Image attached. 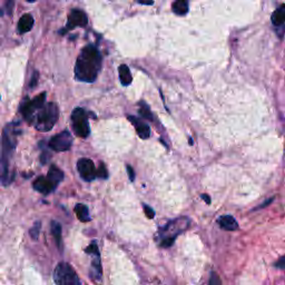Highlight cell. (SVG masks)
Instances as JSON below:
<instances>
[{
	"mask_svg": "<svg viewBox=\"0 0 285 285\" xmlns=\"http://www.w3.org/2000/svg\"><path fill=\"white\" fill-rule=\"evenodd\" d=\"M38 77H39V74H38L37 71H35L34 75H33L32 81H30V84H29V88H34L35 86H37V84H38Z\"/></svg>",
	"mask_w": 285,
	"mask_h": 285,
	"instance_id": "cell-26",
	"label": "cell"
},
{
	"mask_svg": "<svg viewBox=\"0 0 285 285\" xmlns=\"http://www.w3.org/2000/svg\"><path fill=\"white\" fill-rule=\"evenodd\" d=\"M126 169H127V173H128V177H129V179H131L132 182H134V180H135V170L133 169V167L131 166V165H127V166H126Z\"/></svg>",
	"mask_w": 285,
	"mask_h": 285,
	"instance_id": "cell-27",
	"label": "cell"
},
{
	"mask_svg": "<svg viewBox=\"0 0 285 285\" xmlns=\"http://www.w3.org/2000/svg\"><path fill=\"white\" fill-rule=\"evenodd\" d=\"M143 207H144V211H145V214H146V216H147V219H154V216H155V212H154V210L152 209V207H149L148 205H146V204H144L143 205Z\"/></svg>",
	"mask_w": 285,
	"mask_h": 285,
	"instance_id": "cell-25",
	"label": "cell"
},
{
	"mask_svg": "<svg viewBox=\"0 0 285 285\" xmlns=\"http://www.w3.org/2000/svg\"><path fill=\"white\" fill-rule=\"evenodd\" d=\"M46 101V92H41L40 95L35 98L33 101H29L28 98L24 102L20 107V113L23 114L25 121L32 123L35 119V113H38L41 108L45 106Z\"/></svg>",
	"mask_w": 285,
	"mask_h": 285,
	"instance_id": "cell-6",
	"label": "cell"
},
{
	"mask_svg": "<svg viewBox=\"0 0 285 285\" xmlns=\"http://www.w3.org/2000/svg\"><path fill=\"white\" fill-rule=\"evenodd\" d=\"M47 177L49 178L50 182L57 187V185H58L61 180L64 179V173H63V170H60L58 167L55 166V165H51L48 170Z\"/></svg>",
	"mask_w": 285,
	"mask_h": 285,
	"instance_id": "cell-14",
	"label": "cell"
},
{
	"mask_svg": "<svg viewBox=\"0 0 285 285\" xmlns=\"http://www.w3.org/2000/svg\"><path fill=\"white\" fill-rule=\"evenodd\" d=\"M271 20L272 24L274 26H276V27L282 26L285 23V4L282 5V6H279L275 12L272 14Z\"/></svg>",
	"mask_w": 285,
	"mask_h": 285,
	"instance_id": "cell-17",
	"label": "cell"
},
{
	"mask_svg": "<svg viewBox=\"0 0 285 285\" xmlns=\"http://www.w3.org/2000/svg\"><path fill=\"white\" fill-rule=\"evenodd\" d=\"M202 199L206 200V203H207V204L211 203V200H210V198H209V195H202Z\"/></svg>",
	"mask_w": 285,
	"mask_h": 285,
	"instance_id": "cell-32",
	"label": "cell"
},
{
	"mask_svg": "<svg viewBox=\"0 0 285 285\" xmlns=\"http://www.w3.org/2000/svg\"><path fill=\"white\" fill-rule=\"evenodd\" d=\"M51 234H53L57 246H60L61 244V225L58 222L53 221L51 222Z\"/></svg>",
	"mask_w": 285,
	"mask_h": 285,
	"instance_id": "cell-19",
	"label": "cell"
},
{
	"mask_svg": "<svg viewBox=\"0 0 285 285\" xmlns=\"http://www.w3.org/2000/svg\"><path fill=\"white\" fill-rule=\"evenodd\" d=\"M128 119L135 126V128H136V132L139 137L143 139H147L149 136H151V128H149L146 123H144L143 121H141V119H138L135 116H128Z\"/></svg>",
	"mask_w": 285,
	"mask_h": 285,
	"instance_id": "cell-11",
	"label": "cell"
},
{
	"mask_svg": "<svg viewBox=\"0 0 285 285\" xmlns=\"http://www.w3.org/2000/svg\"><path fill=\"white\" fill-rule=\"evenodd\" d=\"M86 252L92 254V255H98L100 254V251H98V246H97V243L96 242H92L91 244L86 248Z\"/></svg>",
	"mask_w": 285,
	"mask_h": 285,
	"instance_id": "cell-23",
	"label": "cell"
},
{
	"mask_svg": "<svg viewBox=\"0 0 285 285\" xmlns=\"http://www.w3.org/2000/svg\"><path fill=\"white\" fill-rule=\"evenodd\" d=\"M118 72H119V79H121L123 86H128L132 84L133 77L131 74V70H129L128 68V66L121 65L118 68Z\"/></svg>",
	"mask_w": 285,
	"mask_h": 285,
	"instance_id": "cell-15",
	"label": "cell"
},
{
	"mask_svg": "<svg viewBox=\"0 0 285 285\" xmlns=\"http://www.w3.org/2000/svg\"><path fill=\"white\" fill-rule=\"evenodd\" d=\"M54 281L56 285H81L80 279L75 269L68 263L61 262L56 266L54 272Z\"/></svg>",
	"mask_w": 285,
	"mask_h": 285,
	"instance_id": "cell-4",
	"label": "cell"
},
{
	"mask_svg": "<svg viewBox=\"0 0 285 285\" xmlns=\"http://www.w3.org/2000/svg\"><path fill=\"white\" fill-rule=\"evenodd\" d=\"M71 124H72V129H74V132L77 136H79L81 138L88 137V135L90 133V128H89V124H88L87 115L82 108H75L74 112H72Z\"/></svg>",
	"mask_w": 285,
	"mask_h": 285,
	"instance_id": "cell-5",
	"label": "cell"
},
{
	"mask_svg": "<svg viewBox=\"0 0 285 285\" xmlns=\"http://www.w3.org/2000/svg\"><path fill=\"white\" fill-rule=\"evenodd\" d=\"M49 158H50V154L49 153H47V152H45V153H43L41 154V157H40V160H41V164H46L48 162L49 160Z\"/></svg>",
	"mask_w": 285,
	"mask_h": 285,
	"instance_id": "cell-29",
	"label": "cell"
},
{
	"mask_svg": "<svg viewBox=\"0 0 285 285\" xmlns=\"http://www.w3.org/2000/svg\"><path fill=\"white\" fill-rule=\"evenodd\" d=\"M97 177L102 178V179H106L108 177L107 168L105 167V165H104L103 163H101L100 167H98V169H97Z\"/></svg>",
	"mask_w": 285,
	"mask_h": 285,
	"instance_id": "cell-22",
	"label": "cell"
},
{
	"mask_svg": "<svg viewBox=\"0 0 285 285\" xmlns=\"http://www.w3.org/2000/svg\"><path fill=\"white\" fill-rule=\"evenodd\" d=\"M219 224L221 225L222 229L225 231H235L238 229V224L236 220L231 215H224L220 217Z\"/></svg>",
	"mask_w": 285,
	"mask_h": 285,
	"instance_id": "cell-13",
	"label": "cell"
},
{
	"mask_svg": "<svg viewBox=\"0 0 285 285\" xmlns=\"http://www.w3.org/2000/svg\"><path fill=\"white\" fill-rule=\"evenodd\" d=\"M40 226H41V223L38 221L36 222L34 226L32 227V230L29 231L30 233V236H32L33 240H37L38 236H39V232H40Z\"/></svg>",
	"mask_w": 285,
	"mask_h": 285,
	"instance_id": "cell-21",
	"label": "cell"
},
{
	"mask_svg": "<svg viewBox=\"0 0 285 285\" xmlns=\"http://www.w3.org/2000/svg\"><path fill=\"white\" fill-rule=\"evenodd\" d=\"M189 223L191 221L188 217H179V219L170 221L166 225L163 226L162 229L159 230L160 246H172L176 237L188 229Z\"/></svg>",
	"mask_w": 285,
	"mask_h": 285,
	"instance_id": "cell-2",
	"label": "cell"
},
{
	"mask_svg": "<svg viewBox=\"0 0 285 285\" xmlns=\"http://www.w3.org/2000/svg\"><path fill=\"white\" fill-rule=\"evenodd\" d=\"M77 169H78L80 177L86 182H91L97 177V170L92 160L88 158H81L77 163Z\"/></svg>",
	"mask_w": 285,
	"mask_h": 285,
	"instance_id": "cell-8",
	"label": "cell"
},
{
	"mask_svg": "<svg viewBox=\"0 0 285 285\" xmlns=\"http://www.w3.org/2000/svg\"><path fill=\"white\" fill-rule=\"evenodd\" d=\"M59 110L55 103H47L35 117V127L39 132H49L58 121Z\"/></svg>",
	"mask_w": 285,
	"mask_h": 285,
	"instance_id": "cell-3",
	"label": "cell"
},
{
	"mask_svg": "<svg viewBox=\"0 0 285 285\" xmlns=\"http://www.w3.org/2000/svg\"><path fill=\"white\" fill-rule=\"evenodd\" d=\"M26 2H28V3H35L36 0H26Z\"/></svg>",
	"mask_w": 285,
	"mask_h": 285,
	"instance_id": "cell-33",
	"label": "cell"
},
{
	"mask_svg": "<svg viewBox=\"0 0 285 285\" xmlns=\"http://www.w3.org/2000/svg\"><path fill=\"white\" fill-rule=\"evenodd\" d=\"M34 188L41 194H49L50 192L56 189V186L50 182L47 176H40L34 182Z\"/></svg>",
	"mask_w": 285,
	"mask_h": 285,
	"instance_id": "cell-10",
	"label": "cell"
},
{
	"mask_svg": "<svg viewBox=\"0 0 285 285\" xmlns=\"http://www.w3.org/2000/svg\"><path fill=\"white\" fill-rule=\"evenodd\" d=\"M139 114H141V116L145 119H148V121H153V115H152V112L149 111L148 106L146 104L141 103V108H139Z\"/></svg>",
	"mask_w": 285,
	"mask_h": 285,
	"instance_id": "cell-20",
	"label": "cell"
},
{
	"mask_svg": "<svg viewBox=\"0 0 285 285\" xmlns=\"http://www.w3.org/2000/svg\"><path fill=\"white\" fill-rule=\"evenodd\" d=\"M209 285H222L221 279L219 277V275L215 272H212L211 277H210V282Z\"/></svg>",
	"mask_w": 285,
	"mask_h": 285,
	"instance_id": "cell-24",
	"label": "cell"
},
{
	"mask_svg": "<svg viewBox=\"0 0 285 285\" xmlns=\"http://www.w3.org/2000/svg\"><path fill=\"white\" fill-rule=\"evenodd\" d=\"M75 213L80 222L90 221L89 211H88V207L84 204H77L75 207Z\"/></svg>",
	"mask_w": 285,
	"mask_h": 285,
	"instance_id": "cell-18",
	"label": "cell"
},
{
	"mask_svg": "<svg viewBox=\"0 0 285 285\" xmlns=\"http://www.w3.org/2000/svg\"><path fill=\"white\" fill-rule=\"evenodd\" d=\"M34 26V18L32 15L29 14H26L24 16H22V18L19 19L18 22V30L20 34H25V33H28L32 30Z\"/></svg>",
	"mask_w": 285,
	"mask_h": 285,
	"instance_id": "cell-12",
	"label": "cell"
},
{
	"mask_svg": "<svg viewBox=\"0 0 285 285\" xmlns=\"http://www.w3.org/2000/svg\"><path fill=\"white\" fill-rule=\"evenodd\" d=\"M138 3L142 5H153L154 4L153 0H138Z\"/></svg>",
	"mask_w": 285,
	"mask_h": 285,
	"instance_id": "cell-31",
	"label": "cell"
},
{
	"mask_svg": "<svg viewBox=\"0 0 285 285\" xmlns=\"http://www.w3.org/2000/svg\"><path fill=\"white\" fill-rule=\"evenodd\" d=\"M14 4H15V0H7L6 3V9L9 15H12L13 13V9H14Z\"/></svg>",
	"mask_w": 285,
	"mask_h": 285,
	"instance_id": "cell-28",
	"label": "cell"
},
{
	"mask_svg": "<svg viewBox=\"0 0 285 285\" xmlns=\"http://www.w3.org/2000/svg\"><path fill=\"white\" fill-rule=\"evenodd\" d=\"M172 9L178 16H185L188 13V0H175L172 5Z\"/></svg>",
	"mask_w": 285,
	"mask_h": 285,
	"instance_id": "cell-16",
	"label": "cell"
},
{
	"mask_svg": "<svg viewBox=\"0 0 285 285\" xmlns=\"http://www.w3.org/2000/svg\"><path fill=\"white\" fill-rule=\"evenodd\" d=\"M102 68V55L92 45L81 49L75 66V74L80 81H95Z\"/></svg>",
	"mask_w": 285,
	"mask_h": 285,
	"instance_id": "cell-1",
	"label": "cell"
},
{
	"mask_svg": "<svg viewBox=\"0 0 285 285\" xmlns=\"http://www.w3.org/2000/svg\"><path fill=\"white\" fill-rule=\"evenodd\" d=\"M275 265L277 266V267H281V268H284L285 267V256H283L281 260H278L277 262H276V264Z\"/></svg>",
	"mask_w": 285,
	"mask_h": 285,
	"instance_id": "cell-30",
	"label": "cell"
},
{
	"mask_svg": "<svg viewBox=\"0 0 285 285\" xmlns=\"http://www.w3.org/2000/svg\"><path fill=\"white\" fill-rule=\"evenodd\" d=\"M72 145V137L68 131L61 132L49 141V147L55 152H66L69 151Z\"/></svg>",
	"mask_w": 285,
	"mask_h": 285,
	"instance_id": "cell-7",
	"label": "cell"
},
{
	"mask_svg": "<svg viewBox=\"0 0 285 285\" xmlns=\"http://www.w3.org/2000/svg\"><path fill=\"white\" fill-rule=\"evenodd\" d=\"M88 24V18L84 12L79 9L71 10L68 17V22H67L66 30H71L76 27H85Z\"/></svg>",
	"mask_w": 285,
	"mask_h": 285,
	"instance_id": "cell-9",
	"label": "cell"
}]
</instances>
